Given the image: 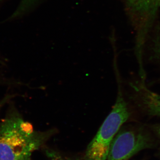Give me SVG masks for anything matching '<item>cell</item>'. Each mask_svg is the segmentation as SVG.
Segmentation results:
<instances>
[{
  "mask_svg": "<svg viewBox=\"0 0 160 160\" xmlns=\"http://www.w3.org/2000/svg\"><path fill=\"white\" fill-rule=\"evenodd\" d=\"M4 61L5 60L3 59V58L0 57V65H2L4 62Z\"/></svg>",
  "mask_w": 160,
  "mask_h": 160,
  "instance_id": "cell-8",
  "label": "cell"
},
{
  "mask_svg": "<svg viewBox=\"0 0 160 160\" xmlns=\"http://www.w3.org/2000/svg\"><path fill=\"white\" fill-rule=\"evenodd\" d=\"M129 115L127 104L119 92L111 112L87 146L84 159L106 160L112 141Z\"/></svg>",
  "mask_w": 160,
  "mask_h": 160,
  "instance_id": "cell-2",
  "label": "cell"
},
{
  "mask_svg": "<svg viewBox=\"0 0 160 160\" xmlns=\"http://www.w3.org/2000/svg\"><path fill=\"white\" fill-rule=\"evenodd\" d=\"M45 153L49 160H79L78 158L66 156L58 151L51 149H46Z\"/></svg>",
  "mask_w": 160,
  "mask_h": 160,
  "instance_id": "cell-6",
  "label": "cell"
},
{
  "mask_svg": "<svg viewBox=\"0 0 160 160\" xmlns=\"http://www.w3.org/2000/svg\"><path fill=\"white\" fill-rule=\"evenodd\" d=\"M141 100L144 109L150 115L160 116V95L144 87L141 88Z\"/></svg>",
  "mask_w": 160,
  "mask_h": 160,
  "instance_id": "cell-5",
  "label": "cell"
},
{
  "mask_svg": "<svg viewBox=\"0 0 160 160\" xmlns=\"http://www.w3.org/2000/svg\"><path fill=\"white\" fill-rule=\"evenodd\" d=\"M54 129L36 131L14 108L0 122V160H30L32 153L45 145Z\"/></svg>",
  "mask_w": 160,
  "mask_h": 160,
  "instance_id": "cell-1",
  "label": "cell"
},
{
  "mask_svg": "<svg viewBox=\"0 0 160 160\" xmlns=\"http://www.w3.org/2000/svg\"><path fill=\"white\" fill-rule=\"evenodd\" d=\"M146 146L143 135L131 130H122L112 141L106 160H129Z\"/></svg>",
  "mask_w": 160,
  "mask_h": 160,
  "instance_id": "cell-4",
  "label": "cell"
},
{
  "mask_svg": "<svg viewBox=\"0 0 160 160\" xmlns=\"http://www.w3.org/2000/svg\"><path fill=\"white\" fill-rule=\"evenodd\" d=\"M158 133L160 137V126L158 128Z\"/></svg>",
  "mask_w": 160,
  "mask_h": 160,
  "instance_id": "cell-9",
  "label": "cell"
},
{
  "mask_svg": "<svg viewBox=\"0 0 160 160\" xmlns=\"http://www.w3.org/2000/svg\"><path fill=\"white\" fill-rule=\"evenodd\" d=\"M136 31V49L142 52L144 43L160 9V0H125Z\"/></svg>",
  "mask_w": 160,
  "mask_h": 160,
  "instance_id": "cell-3",
  "label": "cell"
},
{
  "mask_svg": "<svg viewBox=\"0 0 160 160\" xmlns=\"http://www.w3.org/2000/svg\"><path fill=\"white\" fill-rule=\"evenodd\" d=\"M154 52L158 57L160 58V46H157L154 50Z\"/></svg>",
  "mask_w": 160,
  "mask_h": 160,
  "instance_id": "cell-7",
  "label": "cell"
}]
</instances>
